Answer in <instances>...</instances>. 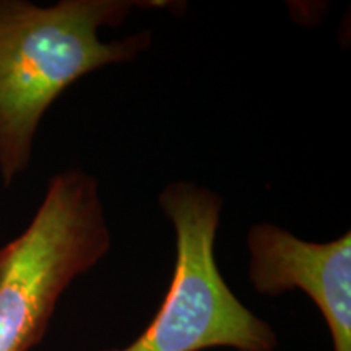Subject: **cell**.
I'll return each instance as SVG.
<instances>
[{
  "label": "cell",
  "mask_w": 351,
  "mask_h": 351,
  "mask_svg": "<svg viewBox=\"0 0 351 351\" xmlns=\"http://www.w3.org/2000/svg\"><path fill=\"white\" fill-rule=\"evenodd\" d=\"M176 232L168 293L153 320L124 348L103 351H274L276 335L228 287L215 258L223 200L207 187L178 181L160 194Z\"/></svg>",
  "instance_id": "3957f363"
},
{
  "label": "cell",
  "mask_w": 351,
  "mask_h": 351,
  "mask_svg": "<svg viewBox=\"0 0 351 351\" xmlns=\"http://www.w3.org/2000/svg\"><path fill=\"white\" fill-rule=\"evenodd\" d=\"M249 280L263 296L301 289L320 311L333 351H351V232L309 243L271 223L249 230Z\"/></svg>",
  "instance_id": "277c9868"
},
{
  "label": "cell",
  "mask_w": 351,
  "mask_h": 351,
  "mask_svg": "<svg viewBox=\"0 0 351 351\" xmlns=\"http://www.w3.org/2000/svg\"><path fill=\"white\" fill-rule=\"evenodd\" d=\"M111 247L98 181L80 169L52 176L25 231L0 247V351H29L60 296Z\"/></svg>",
  "instance_id": "7a4b0ae2"
},
{
  "label": "cell",
  "mask_w": 351,
  "mask_h": 351,
  "mask_svg": "<svg viewBox=\"0 0 351 351\" xmlns=\"http://www.w3.org/2000/svg\"><path fill=\"white\" fill-rule=\"evenodd\" d=\"M135 0H60L41 7L0 0V178L10 187L32 163L44 114L88 73L130 62L152 33L104 43L101 26H119Z\"/></svg>",
  "instance_id": "6da1fadb"
}]
</instances>
